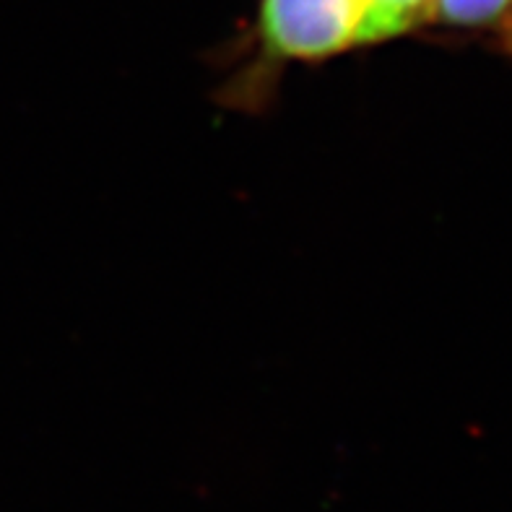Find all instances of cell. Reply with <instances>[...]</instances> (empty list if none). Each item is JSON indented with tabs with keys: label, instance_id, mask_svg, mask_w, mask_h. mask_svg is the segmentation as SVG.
Instances as JSON below:
<instances>
[{
	"label": "cell",
	"instance_id": "cell-2",
	"mask_svg": "<svg viewBox=\"0 0 512 512\" xmlns=\"http://www.w3.org/2000/svg\"><path fill=\"white\" fill-rule=\"evenodd\" d=\"M370 16L377 45L409 37L424 26L435 24L437 0H362Z\"/></svg>",
	"mask_w": 512,
	"mask_h": 512
},
{
	"label": "cell",
	"instance_id": "cell-3",
	"mask_svg": "<svg viewBox=\"0 0 512 512\" xmlns=\"http://www.w3.org/2000/svg\"><path fill=\"white\" fill-rule=\"evenodd\" d=\"M512 13V0H437L435 24L453 29H497Z\"/></svg>",
	"mask_w": 512,
	"mask_h": 512
},
{
	"label": "cell",
	"instance_id": "cell-1",
	"mask_svg": "<svg viewBox=\"0 0 512 512\" xmlns=\"http://www.w3.org/2000/svg\"><path fill=\"white\" fill-rule=\"evenodd\" d=\"M247 47L229 91L234 104L260 107L289 65L328 63L377 42L362 0H260Z\"/></svg>",
	"mask_w": 512,
	"mask_h": 512
}]
</instances>
